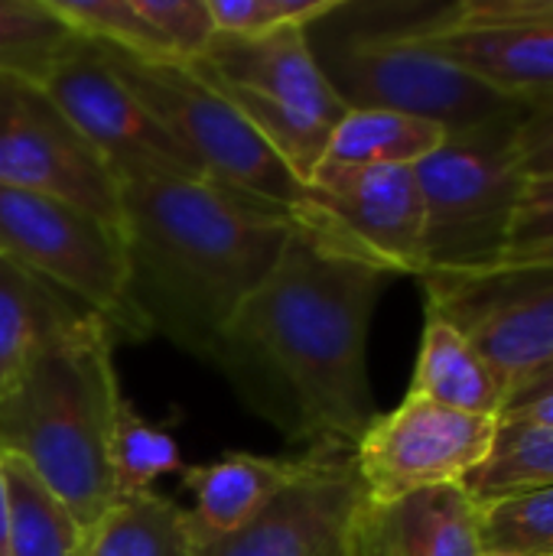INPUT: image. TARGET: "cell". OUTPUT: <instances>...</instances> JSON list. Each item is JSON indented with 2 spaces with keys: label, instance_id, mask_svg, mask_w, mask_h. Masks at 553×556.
<instances>
[{
  "label": "cell",
  "instance_id": "1",
  "mask_svg": "<svg viewBox=\"0 0 553 556\" xmlns=\"http://www.w3.org/2000/svg\"><path fill=\"white\" fill-rule=\"evenodd\" d=\"M388 274L293 228L267 280L228 319L215 365L287 440L349 446L375 424L368 329Z\"/></svg>",
  "mask_w": 553,
  "mask_h": 556
},
{
  "label": "cell",
  "instance_id": "2",
  "mask_svg": "<svg viewBox=\"0 0 553 556\" xmlns=\"http://www.w3.org/2000/svg\"><path fill=\"white\" fill-rule=\"evenodd\" d=\"M117 228L140 332L209 362L228 319L280 261L297 222L209 179H150L121 186Z\"/></svg>",
  "mask_w": 553,
  "mask_h": 556
},
{
  "label": "cell",
  "instance_id": "3",
  "mask_svg": "<svg viewBox=\"0 0 553 556\" xmlns=\"http://www.w3.org/2000/svg\"><path fill=\"white\" fill-rule=\"evenodd\" d=\"M111 349V326L88 313L49 336L0 394V456L26 463L81 531L114 502L108 433L124 394Z\"/></svg>",
  "mask_w": 553,
  "mask_h": 556
},
{
  "label": "cell",
  "instance_id": "4",
  "mask_svg": "<svg viewBox=\"0 0 553 556\" xmlns=\"http://www.w3.org/2000/svg\"><path fill=\"white\" fill-rule=\"evenodd\" d=\"M414 3H345L306 26L310 52L345 108H385L469 134L512 124L525 104L489 88L411 33Z\"/></svg>",
  "mask_w": 553,
  "mask_h": 556
},
{
  "label": "cell",
  "instance_id": "5",
  "mask_svg": "<svg viewBox=\"0 0 553 556\" xmlns=\"http://www.w3.org/2000/svg\"><path fill=\"white\" fill-rule=\"evenodd\" d=\"M98 52L121 85L173 134L212 186L277 205L290 212L293 222L300 218L306 186L202 75L179 62H143L108 46H98Z\"/></svg>",
  "mask_w": 553,
  "mask_h": 556
},
{
  "label": "cell",
  "instance_id": "6",
  "mask_svg": "<svg viewBox=\"0 0 553 556\" xmlns=\"http://www.w3.org/2000/svg\"><path fill=\"white\" fill-rule=\"evenodd\" d=\"M515 124L450 134L414 166L424 202L427 270H486L505 257L528 176L515 156ZM424 270V274H427Z\"/></svg>",
  "mask_w": 553,
  "mask_h": 556
},
{
  "label": "cell",
  "instance_id": "7",
  "mask_svg": "<svg viewBox=\"0 0 553 556\" xmlns=\"http://www.w3.org/2000/svg\"><path fill=\"white\" fill-rule=\"evenodd\" d=\"M0 257L78 300L111 332L143 339L127 303L117 225L42 192L0 189Z\"/></svg>",
  "mask_w": 553,
  "mask_h": 556
},
{
  "label": "cell",
  "instance_id": "8",
  "mask_svg": "<svg viewBox=\"0 0 553 556\" xmlns=\"http://www.w3.org/2000/svg\"><path fill=\"white\" fill-rule=\"evenodd\" d=\"M420 280L427 313L456 326L486 355L505 397L553 362V261L427 270Z\"/></svg>",
  "mask_w": 553,
  "mask_h": 556
},
{
  "label": "cell",
  "instance_id": "9",
  "mask_svg": "<svg viewBox=\"0 0 553 556\" xmlns=\"http://www.w3.org/2000/svg\"><path fill=\"white\" fill-rule=\"evenodd\" d=\"M326 244L378 270L424 277V202L414 166H342L323 160L297 218Z\"/></svg>",
  "mask_w": 553,
  "mask_h": 556
},
{
  "label": "cell",
  "instance_id": "10",
  "mask_svg": "<svg viewBox=\"0 0 553 556\" xmlns=\"http://www.w3.org/2000/svg\"><path fill=\"white\" fill-rule=\"evenodd\" d=\"M499 427V417H476L407 394L401 407L378 414L355 443L365 498L391 505L427 489L463 485L492 456Z\"/></svg>",
  "mask_w": 553,
  "mask_h": 556
},
{
  "label": "cell",
  "instance_id": "11",
  "mask_svg": "<svg viewBox=\"0 0 553 556\" xmlns=\"http://www.w3.org/2000/svg\"><path fill=\"white\" fill-rule=\"evenodd\" d=\"M39 85L101 156L117 186L150 179H205L173 134L104 65L95 42L81 39Z\"/></svg>",
  "mask_w": 553,
  "mask_h": 556
},
{
  "label": "cell",
  "instance_id": "12",
  "mask_svg": "<svg viewBox=\"0 0 553 556\" xmlns=\"http://www.w3.org/2000/svg\"><path fill=\"white\" fill-rule=\"evenodd\" d=\"M411 33L505 98L553 94V0L414 3Z\"/></svg>",
  "mask_w": 553,
  "mask_h": 556
},
{
  "label": "cell",
  "instance_id": "13",
  "mask_svg": "<svg viewBox=\"0 0 553 556\" xmlns=\"http://www.w3.org/2000/svg\"><path fill=\"white\" fill-rule=\"evenodd\" d=\"M0 189L42 192L111 225L121 222V186L49 91L0 72Z\"/></svg>",
  "mask_w": 553,
  "mask_h": 556
},
{
  "label": "cell",
  "instance_id": "14",
  "mask_svg": "<svg viewBox=\"0 0 553 556\" xmlns=\"http://www.w3.org/2000/svg\"><path fill=\"white\" fill-rule=\"evenodd\" d=\"M313 469L251 525L202 538L196 556H345L352 511L365 498L355 450L313 446Z\"/></svg>",
  "mask_w": 553,
  "mask_h": 556
},
{
  "label": "cell",
  "instance_id": "15",
  "mask_svg": "<svg viewBox=\"0 0 553 556\" xmlns=\"http://www.w3.org/2000/svg\"><path fill=\"white\" fill-rule=\"evenodd\" d=\"M345 556H486L482 508L463 485L427 489L391 505L359 502Z\"/></svg>",
  "mask_w": 553,
  "mask_h": 556
},
{
  "label": "cell",
  "instance_id": "16",
  "mask_svg": "<svg viewBox=\"0 0 553 556\" xmlns=\"http://www.w3.org/2000/svg\"><path fill=\"white\" fill-rule=\"evenodd\" d=\"M196 62L235 85H244L287 108H297L329 127H336L349 111L326 81L319 62L313 59L303 26L277 29L267 36L215 33L209 49Z\"/></svg>",
  "mask_w": 553,
  "mask_h": 556
},
{
  "label": "cell",
  "instance_id": "17",
  "mask_svg": "<svg viewBox=\"0 0 553 556\" xmlns=\"http://www.w3.org/2000/svg\"><path fill=\"white\" fill-rule=\"evenodd\" d=\"M316 463V453L300 456H254L225 453L215 463L186 466L179 472L183 489L192 492L196 508L189 511L202 538H225L251 525L267 511L290 485H297Z\"/></svg>",
  "mask_w": 553,
  "mask_h": 556
},
{
  "label": "cell",
  "instance_id": "18",
  "mask_svg": "<svg viewBox=\"0 0 553 556\" xmlns=\"http://www.w3.org/2000/svg\"><path fill=\"white\" fill-rule=\"evenodd\" d=\"M414 397L476 414V417H499L505 414V388L486 355L447 319L427 313L420 355L414 368L411 391Z\"/></svg>",
  "mask_w": 553,
  "mask_h": 556
},
{
  "label": "cell",
  "instance_id": "19",
  "mask_svg": "<svg viewBox=\"0 0 553 556\" xmlns=\"http://www.w3.org/2000/svg\"><path fill=\"white\" fill-rule=\"evenodd\" d=\"M202 534L186 508L156 492L114 498L81 531L75 556H196Z\"/></svg>",
  "mask_w": 553,
  "mask_h": 556
},
{
  "label": "cell",
  "instance_id": "20",
  "mask_svg": "<svg viewBox=\"0 0 553 556\" xmlns=\"http://www.w3.org/2000/svg\"><path fill=\"white\" fill-rule=\"evenodd\" d=\"M88 313L91 309L68 293L0 257V394L49 336L68 329Z\"/></svg>",
  "mask_w": 553,
  "mask_h": 556
},
{
  "label": "cell",
  "instance_id": "21",
  "mask_svg": "<svg viewBox=\"0 0 553 556\" xmlns=\"http://www.w3.org/2000/svg\"><path fill=\"white\" fill-rule=\"evenodd\" d=\"M447 130L433 121L385 111L349 108L332 127L326 160L342 166H417L447 143Z\"/></svg>",
  "mask_w": 553,
  "mask_h": 556
},
{
  "label": "cell",
  "instance_id": "22",
  "mask_svg": "<svg viewBox=\"0 0 553 556\" xmlns=\"http://www.w3.org/2000/svg\"><path fill=\"white\" fill-rule=\"evenodd\" d=\"M189 68L196 75H202L251 127L254 134L274 150V156L303 182L310 186L313 173L319 169V163L326 160V150H329V137H332V127L297 111V108H287L267 94H257L244 85H235L209 68H202L199 62H189Z\"/></svg>",
  "mask_w": 553,
  "mask_h": 556
},
{
  "label": "cell",
  "instance_id": "23",
  "mask_svg": "<svg viewBox=\"0 0 553 556\" xmlns=\"http://www.w3.org/2000/svg\"><path fill=\"white\" fill-rule=\"evenodd\" d=\"M10 502V556H75L81 528L65 502L20 459L0 456Z\"/></svg>",
  "mask_w": 553,
  "mask_h": 556
},
{
  "label": "cell",
  "instance_id": "24",
  "mask_svg": "<svg viewBox=\"0 0 553 556\" xmlns=\"http://www.w3.org/2000/svg\"><path fill=\"white\" fill-rule=\"evenodd\" d=\"M463 489L479 508L553 489V427L502 424L492 456L463 482Z\"/></svg>",
  "mask_w": 553,
  "mask_h": 556
},
{
  "label": "cell",
  "instance_id": "25",
  "mask_svg": "<svg viewBox=\"0 0 553 556\" xmlns=\"http://www.w3.org/2000/svg\"><path fill=\"white\" fill-rule=\"evenodd\" d=\"M183 469L186 466L176 440L166 430L147 424L137 407L121 397L108 433V476L114 498L153 492V482L163 476H179Z\"/></svg>",
  "mask_w": 553,
  "mask_h": 556
},
{
  "label": "cell",
  "instance_id": "26",
  "mask_svg": "<svg viewBox=\"0 0 553 556\" xmlns=\"http://www.w3.org/2000/svg\"><path fill=\"white\" fill-rule=\"evenodd\" d=\"M78 42L46 0H0V72L42 81Z\"/></svg>",
  "mask_w": 553,
  "mask_h": 556
},
{
  "label": "cell",
  "instance_id": "27",
  "mask_svg": "<svg viewBox=\"0 0 553 556\" xmlns=\"http://www.w3.org/2000/svg\"><path fill=\"white\" fill-rule=\"evenodd\" d=\"M486 556H553V489L482 508Z\"/></svg>",
  "mask_w": 553,
  "mask_h": 556
},
{
  "label": "cell",
  "instance_id": "28",
  "mask_svg": "<svg viewBox=\"0 0 553 556\" xmlns=\"http://www.w3.org/2000/svg\"><path fill=\"white\" fill-rule=\"evenodd\" d=\"M339 0H209L215 33L267 36L290 26H313L332 13Z\"/></svg>",
  "mask_w": 553,
  "mask_h": 556
},
{
  "label": "cell",
  "instance_id": "29",
  "mask_svg": "<svg viewBox=\"0 0 553 556\" xmlns=\"http://www.w3.org/2000/svg\"><path fill=\"white\" fill-rule=\"evenodd\" d=\"M137 7L160 36L169 62H196L215 36L209 0H137Z\"/></svg>",
  "mask_w": 553,
  "mask_h": 556
},
{
  "label": "cell",
  "instance_id": "30",
  "mask_svg": "<svg viewBox=\"0 0 553 556\" xmlns=\"http://www.w3.org/2000/svg\"><path fill=\"white\" fill-rule=\"evenodd\" d=\"M515 261H553V176H538L525 182L508 248L499 264Z\"/></svg>",
  "mask_w": 553,
  "mask_h": 556
},
{
  "label": "cell",
  "instance_id": "31",
  "mask_svg": "<svg viewBox=\"0 0 553 556\" xmlns=\"http://www.w3.org/2000/svg\"><path fill=\"white\" fill-rule=\"evenodd\" d=\"M518 166L528 179L553 176V94L525 104L512 134Z\"/></svg>",
  "mask_w": 553,
  "mask_h": 556
},
{
  "label": "cell",
  "instance_id": "32",
  "mask_svg": "<svg viewBox=\"0 0 553 556\" xmlns=\"http://www.w3.org/2000/svg\"><path fill=\"white\" fill-rule=\"evenodd\" d=\"M551 394H553V362L551 365H544L541 371H535L531 378H525V381L508 394L505 410L521 407V404H531V401H541V397H551Z\"/></svg>",
  "mask_w": 553,
  "mask_h": 556
},
{
  "label": "cell",
  "instance_id": "33",
  "mask_svg": "<svg viewBox=\"0 0 553 556\" xmlns=\"http://www.w3.org/2000/svg\"><path fill=\"white\" fill-rule=\"evenodd\" d=\"M502 424H541V427H553V394L551 397H541V401H531V404H521V407H512L502 414Z\"/></svg>",
  "mask_w": 553,
  "mask_h": 556
},
{
  "label": "cell",
  "instance_id": "34",
  "mask_svg": "<svg viewBox=\"0 0 553 556\" xmlns=\"http://www.w3.org/2000/svg\"><path fill=\"white\" fill-rule=\"evenodd\" d=\"M10 502H7V479H3V466H0V556H10Z\"/></svg>",
  "mask_w": 553,
  "mask_h": 556
}]
</instances>
